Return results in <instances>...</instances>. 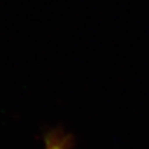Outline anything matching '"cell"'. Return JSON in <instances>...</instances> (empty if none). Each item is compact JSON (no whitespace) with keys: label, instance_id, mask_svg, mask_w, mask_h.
<instances>
[{"label":"cell","instance_id":"cell-1","mask_svg":"<svg viewBox=\"0 0 149 149\" xmlns=\"http://www.w3.org/2000/svg\"><path fill=\"white\" fill-rule=\"evenodd\" d=\"M68 137L61 134H49L46 139V149H68Z\"/></svg>","mask_w":149,"mask_h":149}]
</instances>
